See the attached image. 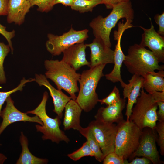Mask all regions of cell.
<instances>
[{"label": "cell", "instance_id": "cell-1", "mask_svg": "<svg viewBox=\"0 0 164 164\" xmlns=\"http://www.w3.org/2000/svg\"><path fill=\"white\" fill-rule=\"evenodd\" d=\"M110 13L103 18L99 15L94 19L89 25L92 29L95 38L101 39L105 45L111 48L110 36L112 29L121 18L132 22L134 11L131 1L123 2L114 6Z\"/></svg>", "mask_w": 164, "mask_h": 164}, {"label": "cell", "instance_id": "cell-2", "mask_svg": "<svg viewBox=\"0 0 164 164\" xmlns=\"http://www.w3.org/2000/svg\"><path fill=\"white\" fill-rule=\"evenodd\" d=\"M44 66L46 70L45 73L46 78L52 80L58 89L64 90L72 99L75 100L76 93L79 90L77 82L80 74L62 60H46Z\"/></svg>", "mask_w": 164, "mask_h": 164}, {"label": "cell", "instance_id": "cell-3", "mask_svg": "<svg viewBox=\"0 0 164 164\" xmlns=\"http://www.w3.org/2000/svg\"><path fill=\"white\" fill-rule=\"evenodd\" d=\"M106 64H102L83 71L78 80L80 88L75 100L84 112L91 111L99 100L96 90L101 78L104 76L103 70Z\"/></svg>", "mask_w": 164, "mask_h": 164}, {"label": "cell", "instance_id": "cell-4", "mask_svg": "<svg viewBox=\"0 0 164 164\" xmlns=\"http://www.w3.org/2000/svg\"><path fill=\"white\" fill-rule=\"evenodd\" d=\"M123 63L130 73L142 77L147 73L164 69L153 53L139 44L129 47Z\"/></svg>", "mask_w": 164, "mask_h": 164}, {"label": "cell", "instance_id": "cell-5", "mask_svg": "<svg viewBox=\"0 0 164 164\" xmlns=\"http://www.w3.org/2000/svg\"><path fill=\"white\" fill-rule=\"evenodd\" d=\"M48 97V93L45 91L42 100L38 106L26 113L34 114L42 121V125H36L35 126L37 132L43 134L42 138L43 140H50L57 144L64 141L68 143L70 141L69 138L60 128V119L58 116L54 118H51L47 114L46 105Z\"/></svg>", "mask_w": 164, "mask_h": 164}, {"label": "cell", "instance_id": "cell-6", "mask_svg": "<svg viewBox=\"0 0 164 164\" xmlns=\"http://www.w3.org/2000/svg\"><path fill=\"white\" fill-rule=\"evenodd\" d=\"M140 91L135 105L132 108L129 121L141 130L148 127L155 130L158 121L157 104L152 95L145 92L143 88Z\"/></svg>", "mask_w": 164, "mask_h": 164}, {"label": "cell", "instance_id": "cell-7", "mask_svg": "<svg viewBox=\"0 0 164 164\" xmlns=\"http://www.w3.org/2000/svg\"><path fill=\"white\" fill-rule=\"evenodd\" d=\"M117 125L114 152L127 160L137 149L142 130L129 120H124Z\"/></svg>", "mask_w": 164, "mask_h": 164}, {"label": "cell", "instance_id": "cell-8", "mask_svg": "<svg viewBox=\"0 0 164 164\" xmlns=\"http://www.w3.org/2000/svg\"><path fill=\"white\" fill-rule=\"evenodd\" d=\"M88 32L87 29L77 31L71 27L60 36L49 33L46 43V49L53 56L59 55L71 46L84 42L88 37Z\"/></svg>", "mask_w": 164, "mask_h": 164}, {"label": "cell", "instance_id": "cell-9", "mask_svg": "<svg viewBox=\"0 0 164 164\" xmlns=\"http://www.w3.org/2000/svg\"><path fill=\"white\" fill-rule=\"evenodd\" d=\"M88 126L92 130L104 158L109 153L114 152L117 125L95 119L91 121Z\"/></svg>", "mask_w": 164, "mask_h": 164}, {"label": "cell", "instance_id": "cell-10", "mask_svg": "<svg viewBox=\"0 0 164 164\" xmlns=\"http://www.w3.org/2000/svg\"><path fill=\"white\" fill-rule=\"evenodd\" d=\"M142 129L139 145L129 159H133L136 156H142L149 159L154 164H160L156 142L157 135L155 130L146 127Z\"/></svg>", "mask_w": 164, "mask_h": 164}, {"label": "cell", "instance_id": "cell-11", "mask_svg": "<svg viewBox=\"0 0 164 164\" xmlns=\"http://www.w3.org/2000/svg\"><path fill=\"white\" fill-rule=\"evenodd\" d=\"M5 107L1 111L0 117L2 121L0 125V135L5 129L10 125L16 122L23 121L35 122L43 125V122L37 116L31 117L26 113L22 112L18 110L15 106L14 101L10 96L6 101Z\"/></svg>", "mask_w": 164, "mask_h": 164}, {"label": "cell", "instance_id": "cell-12", "mask_svg": "<svg viewBox=\"0 0 164 164\" xmlns=\"http://www.w3.org/2000/svg\"><path fill=\"white\" fill-rule=\"evenodd\" d=\"M150 28L146 29L139 26L144 31L140 44L145 47H148L157 58L159 62L164 63V37L157 32L151 21Z\"/></svg>", "mask_w": 164, "mask_h": 164}, {"label": "cell", "instance_id": "cell-13", "mask_svg": "<svg viewBox=\"0 0 164 164\" xmlns=\"http://www.w3.org/2000/svg\"><path fill=\"white\" fill-rule=\"evenodd\" d=\"M86 45L91 50L90 68L100 64L114 63V51L101 39L95 38L92 43Z\"/></svg>", "mask_w": 164, "mask_h": 164}, {"label": "cell", "instance_id": "cell-14", "mask_svg": "<svg viewBox=\"0 0 164 164\" xmlns=\"http://www.w3.org/2000/svg\"><path fill=\"white\" fill-rule=\"evenodd\" d=\"M35 79V81L40 86H44L48 89L53 100L54 106L53 111L61 119L65 105L72 99L71 97L65 94L61 90L55 88L50 84L44 75L36 74Z\"/></svg>", "mask_w": 164, "mask_h": 164}, {"label": "cell", "instance_id": "cell-15", "mask_svg": "<svg viewBox=\"0 0 164 164\" xmlns=\"http://www.w3.org/2000/svg\"><path fill=\"white\" fill-rule=\"evenodd\" d=\"M87 46L84 42L74 44L64 50L62 60L71 66L76 71L84 66H90V62L86 59Z\"/></svg>", "mask_w": 164, "mask_h": 164}, {"label": "cell", "instance_id": "cell-16", "mask_svg": "<svg viewBox=\"0 0 164 164\" xmlns=\"http://www.w3.org/2000/svg\"><path fill=\"white\" fill-rule=\"evenodd\" d=\"M143 81V78L142 76L133 74L128 80V84H125L123 87V98L128 99L125 113L126 121L129 120L133 105L140 96V89L142 88Z\"/></svg>", "mask_w": 164, "mask_h": 164}, {"label": "cell", "instance_id": "cell-17", "mask_svg": "<svg viewBox=\"0 0 164 164\" xmlns=\"http://www.w3.org/2000/svg\"><path fill=\"white\" fill-rule=\"evenodd\" d=\"M125 104V99L121 98L114 104L99 108L94 118L95 119L103 122L118 124L124 120L122 112Z\"/></svg>", "mask_w": 164, "mask_h": 164}, {"label": "cell", "instance_id": "cell-18", "mask_svg": "<svg viewBox=\"0 0 164 164\" xmlns=\"http://www.w3.org/2000/svg\"><path fill=\"white\" fill-rule=\"evenodd\" d=\"M31 7L29 0H8L7 20L20 25L23 23L26 14Z\"/></svg>", "mask_w": 164, "mask_h": 164}, {"label": "cell", "instance_id": "cell-19", "mask_svg": "<svg viewBox=\"0 0 164 164\" xmlns=\"http://www.w3.org/2000/svg\"><path fill=\"white\" fill-rule=\"evenodd\" d=\"M65 112L63 121L65 130L73 129L79 131L81 127L80 117L82 109L76 101L71 99L65 107Z\"/></svg>", "mask_w": 164, "mask_h": 164}, {"label": "cell", "instance_id": "cell-20", "mask_svg": "<svg viewBox=\"0 0 164 164\" xmlns=\"http://www.w3.org/2000/svg\"><path fill=\"white\" fill-rule=\"evenodd\" d=\"M122 34L120 35L117 40L114 57V66L112 70L105 76L106 79L113 83L120 82L123 87L125 83L123 81L121 75V69L125 56L123 53L121 46V41Z\"/></svg>", "mask_w": 164, "mask_h": 164}, {"label": "cell", "instance_id": "cell-21", "mask_svg": "<svg viewBox=\"0 0 164 164\" xmlns=\"http://www.w3.org/2000/svg\"><path fill=\"white\" fill-rule=\"evenodd\" d=\"M143 78L142 88L146 92L151 94L156 91H164V71L163 70L146 73L142 77Z\"/></svg>", "mask_w": 164, "mask_h": 164}, {"label": "cell", "instance_id": "cell-22", "mask_svg": "<svg viewBox=\"0 0 164 164\" xmlns=\"http://www.w3.org/2000/svg\"><path fill=\"white\" fill-rule=\"evenodd\" d=\"M19 141L22 151L16 164H46L48 160L46 159L37 157L33 155L28 148V140L22 132H21Z\"/></svg>", "mask_w": 164, "mask_h": 164}, {"label": "cell", "instance_id": "cell-23", "mask_svg": "<svg viewBox=\"0 0 164 164\" xmlns=\"http://www.w3.org/2000/svg\"><path fill=\"white\" fill-rule=\"evenodd\" d=\"M78 131L86 138L96 160L102 162L104 157L91 128L89 126L84 128L81 127Z\"/></svg>", "mask_w": 164, "mask_h": 164}, {"label": "cell", "instance_id": "cell-24", "mask_svg": "<svg viewBox=\"0 0 164 164\" xmlns=\"http://www.w3.org/2000/svg\"><path fill=\"white\" fill-rule=\"evenodd\" d=\"M103 4L102 0H74L70 7L72 10L80 13L92 12L97 5Z\"/></svg>", "mask_w": 164, "mask_h": 164}, {"label": "cell", "instance_id": "cell-25", "mask_svg": "<svg viewBox=\"0 0 164 164\" xmlns=\"http://www.w3.org/2000/svg\"><path fill=\"white\" fill-rule=\"evenodd\" d=\"M67 156L72 160L76 161L84 157H94V155L87 141H86L78 149L72 153L68 154Z\"/></svg>", "mask_w": 164, "mask_h": 164}, {"label": "cell", "instance_id": "cell-26", "mask_svg": "<svg viewBox=\"0 0 164 164\" xmlns=\"http://www.w3.org/2000/svg\"><path fill=\"white\" fill-rule=\"evenodd\" d=\"M10 51L9 45L0 42V84H5L6 81L3 63L5 58Z\"/></svg>", "mask_w": 164, "mask_h": 164}, {"label": "cell", "instance_id": "cell-27", "mask_svg": "<svg viewBox=\"0 0 164 164\" xmlns=\"http://www.w3.org/2000/svg\"><path fill=\"white\" fill-rule=\"evenodd\" d=\"M33 81H35V78H30L28 79H26L24 77L21 80L20 84L16 88L8 91H0V116L2 106L4 102L6 101L7 98L10 96L11 94L17 91H22L23 90V87L25 86L26 83Z\"/></svg>", "mask_w": 164, "mask_h": 164}, {"label": "cell", "instance_id": "cell-28", "mask_svg": "<svg viewBox=\"0 0 164 164\" xmlns=\"http://www.w3.org/2000/svg\"><path fill=\"white\" fill-rule=\"evenodd\" d=\"M31 7L34 5L38 6L37 10L42 12H48L53 8L55 0H29Z\"/></svg>", "mask_w": 164, "mask_h": 164}, {"label": "cell", "instance_id": "cell-29", "mask_svg": "<svg viewBox=\"0 0 164 164\" xmlns=\"http://www.w3.org/2000/svg\"><path fill=\"white\" fill-rule=\"evenodd\" d=\"M119 91L115 86L111 92L105 98L99 99L98 102L101 104H105L107 106L111 105L116 103L121 99Z\"/></svg>", "mask_w": 164, "mask_h": 164}, {"label": "cell", "instance_id": "cell-30", "mask_svg": "<svg viewBox=\"0 0 164 164\" xmlns=\"http://www.w3.org/2000/svg\"><path fill=\"white\" fill-rule=\"evenodd\" d=\"M103 161L104 164H128V163L127 160H124L114 152L108 154Z\"/></svg>", "mask_w": 164, "mask_h": 164}, {"label": "cell", "instance_id": "cell-31", "mask_svg": "<svg viewBox=\"0 0 164 164\" xmlns=\"http://www.w3.org/2000/svg\"><path fill=\"white\" fill-rule=\"evenodd\" d=\"M155 130L158 134L159 138L157 141L160 147L161 155H164V121H159L156 124Z\"/></svg>", "mask_w": 164, "mask_h": 164}, {"label": "cell", "instance_id": "cell-32", "mask_svg": "<svg viewBox=\"0 0 164 164\" xmlns=\"http://www.w3.org/2000/svg\"><path fill=\"white\" fill-rule=\"evenodd\" d=\"M6 27L2 25L0 23V34H2L4 36L7 40L8 45L11 49V53L12 54L13 49L12 46L11 39L15 36V31L13 30L11 32H8L6 30Z\"/></svg>", "mask_w": 164, "mask_h": 164}, {"label": "cell", "instance_id": "cell-33", "mask_svg": "<svg viewBox=\"0 0 164 164\" xmlns=\"http://www.w3.org/2000/svg\"><path fill=\"white\" fill-rule=\"evenodd\" d=\"M132 22L126 21L124 23L120 22L118 24V31H115L114 32V39L116 40L118 36L121 34H123L124 32L127 29L133 27L132 24Z\"/></svg>", "mask_w": 164, "mask_h": 164}, {"label": "cell", "instance_id": "cell-34", "mask_svg": "<svg viewBox=\"0 0 164 164\" xmlns=\"http://www.w3.org/2000/svg\"><path fill=\"white\" fill-rule=\"evenodd\" d=\"M156 23L159 26L158 33L162 36L164 35V12L161 14H156L154 17Z\"/></svg>", "mask_w": 164, "mask_h": 164}, {"label": "cell", "instance_id": "cell-35", "mask_svg": "<svg viewBox=\"0 0 164 164\" xmlns=\"http://www.w3.org/2000/svg\"><path fill=\"white\" fill-rule=\"evenodd\" d=\"M103 4L105 5L106 8L112 9L115 5L123 2H127L131 0H102Z\"/></svg>", "mask_w": 164, "mask_h": 164}, {"label": "cell", "instance_id": "cell-36", "mask_svg": "<svg viewBox=\"0 0 164 164\" xmlns=\"http://www.w3.org/2000/svg\"><path fill=\"white\" fill-rule=\"evenodd\" d=\"M156 103L159 109L157 111L158 121H164V101H160Z\"/></svg>", "mask_w": 164, "mask_h": 164}, {"label": "cell", "instance_id": "cell-37", "mask_svg": "<svg viewBox=\"0 0 164 164\" xmlns=\"http://www.w3.org/2000/svg\"><path fill=\"white\" fill-rule=\"evenodd\" d=\"M8 0H0V16L7 15Z\"/></svg>", "mask_w": 164, "mask_h": 164}, {"label": "cell", "instance_id": "cell-38", "mask_svg": "<svg viewBox=\"0 0 164 164\" xmlns=\"http://www.w3.org/2000/svg\"><path fill=\"white\" fill-rule=\"evenodd\" d=\"M150 161L148 159L143 157L142 158H136L133 159L131 162L128 164H149Z\"/></svg>", "mask_w": 164, "mask_h": 164}, {"label": "cell", "instance_id": "cell-39", "mask_svg": "<svg viewBox=\"0 0 164 164\" xmlns=\"http://www.w3.org/2000/svg\"><path fill=\"white\" fill-rule=\"evenodd\" d=\"M151 94L152 95L156 102L160 101H164V91L161 92L155 91Z\"/></svg>", "mask_w": 164, "mask_h": 164}, {"label": "cell", "instance_id": "cell-40", "mask_svg": "<svg viewBox=\"0 0 164 164\" xmlns=\"http://www.w3.org/2000/svg\"><path fill=\"white\" fill-rule=\"evenodd\" d=\"M74 0H55L54 5L61 4L66 6L71 7L73 2Z\"/></svg>", "mask_w": 164, "mask_h": 164}, {"label": "cell", "instance_id": "cell-41", "mask_svg": "<svg viewBox=\"0 0 164 164\" xmlns=\"http://www.w3.org/2000/svg\"><path fill=\"white\" fill-rule=\"evenodd\" d=\"M7 159V157L3 154L0 153V164L4 163L5 161Z\"/></svg>", "mask_w": 164, "mask_h": 164}]
</instances>
